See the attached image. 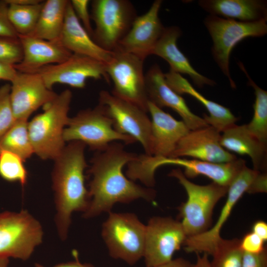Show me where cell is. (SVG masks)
I'll list each match as a JSON object with an SVG mask.
<instances>
[{
    "instance_id": "obj_33",
    "label": "cell",
    "mask_w": 267,
    "mask_h": 267,
    "mask_svg": "<svg viewBox=\"0 0 267 267\" xmlns=\"http://www.w3.org/2000/svg\"><path fill=\"white\" fill-rule=\"evenodd\" d=\"M10 92L9 84L0 87V140L16 121L11 106Z\"/></svg>"
},
{
    "instance_id": "obj_30",
    "label": "cell",
    "mask_w": 267,
    "mask_h": 267,
    "mask_svg": "<svg viewBox=\"0 0 267 267\" xmlns=\"http://www.w3.org/2000/svg\"><path fill=\"white\" fill-rule=\"evenodd\" d=\"M44 1L30 5L8 3V19L18 35H29L34 29Z\"/></svg>"
},
{
    "instance_id": "obj_15",
    "label": "cell",
    "mask_w": 267,
    "mask_h": 267,
    "mask_svg": "<svg viewBox=\"0 0 267 267\" xmlns=\"http://www.w3.org/2000/svg\"><path fill=\"white\" fill-rule=\"evenodd\" d=\"M32 73L38 74L50 89L56 84L83 89L89 78L104 79L108 83L110 81L104 63L89 57L74 53L60 63L47 65Z\"/></svg>"
},
{
    "instance_id": "obj_16",
    "label": "cell",
    "mask_w": 267,
    "mask_h": 267,
    "mask_svg": "<svg viewBox=\"0 0 267 267\" xmlns=\"http://www.w3.org/2000/svg\"><path fill=\"white\" fill-rule=\"evenodd\" d=\"M10 83V101L16 120H28L34 111L51 102L57 95L36 73L17 71Z\"/></svg>"
},
{
    "instance_id": "obj_6",
    "label": "cell",
    "mask_w": 267,
    "mask_h": 267,
    "mask_svg": "<svg viewBox=\"0 0 267 267\" xmlns=\"http://www.w3.org/2000/svg\"><path fill=\"white\" fill-rule=\"evenodd\" d=\"M63 138L65 142L81 141L97 151L104 150L110 143L117 141L127 144L136 142L133 137L114 129L112 119L99 104L93 108L81 110L70 118Z\"/></svg>"
},
{
    "instance_id": "obj_25",
    "label": "cell",
    "mask_w": 267,
    "mask_h": 267,
    "mask_svg": "<svg viewBox=\"0 0 267 267\" xmlns=\"http://www.w3.org/2000/svg\"><path fill=\"white\" fill-rule=\"evenodd\" d=\"M222 133L220 143L224 149L230 152L248 155L251 159L253 169L265 172L267 145L253 136L246 124H235Z\"/></svg>"
},
{
    "instance_id": "obj_13",
    "label": "cell",
    "mask_w": 267,
    "mask_h": 267,
    "mask_svg": "<svg viewBox=\"0 0 267 267\" xmlns=\"http://www.w3.org/2000/svg\"><path fill=\"white\" fill-rule=\"evenodd\" d=\"M187 237L180 221L170 217L151 218L145 230L146 267H156L172 260Z\"/></svg>"
},
{
    "instance_id": "obj_17",
    "label": "cell",
    "mask_w": 267,
    "mask_h": 267,
    "mask_svg": "<svg viewBox=\"0 0 267 267\" xmlns=\"http://www.w3.org/2000/svg\"><path fill=\"white\" fill-rule=\"evenodd\" d=\"M162 3V0H156L146 13L137 16L116 49L143 60L151 55L165 28L159 16Z\"/></svg>"
},
{
    "instance_id": "obj_43",
    "label": "cell",
    "mask_w": 267,
    "mask_h": 267,
    "mask_svg": "<svg viewBox=\"0 0 267 267\" xmlns=\"http://www.w3.org/2000/svg\"><path fill=\"white\" fill-rule=\"evenodd\" d=\"M76 260L67 263H61L54 266L53 267H94L90 264H82L79 262L77 255L75 256ZM35 267H44L38 263L35 264Z\"/></svg>"
},
{
    "instance_id": "obj_4",
    "label": "cell",
    "mask_w": 267,
    "mask_h": 267,
    "mask_svg": "<svg viewBox=\"0 0 267 267\" xmlns=\"http://www.w3.org/2000/svg\"><path fill=\"white\" fill-rule=\"evenodd\" d=\"M169 176L177 178L184 188L187 199L179 207V217L187 237L201 234L210 228L214 209L223 197L228 187L214 182L199 185L188 179L179 169H174Z\"/></svg>"
},
{
    "instance_id": "obj_20",
    "label": "cell",
    "mask_w": 267,
    "mask_h": 267,
    "mask_svg": "<svg viewBox=\"0 0 267 267\" xmlns=\"http://www.w3.org/2000/svg\"><path fill=\"white\" fill-rule=\"evenodd\" d=\"M148 112L151 117V156L170 158L190 130L183 121L176 120L150 101Z\"/></svg>"
},
{
    "instance_id": "obj_46",
    "label": "cell",
    "mask_w": 267,
    "mask_h": 267,
    "mask_svg": "<svg viewBox=\"0 0 267 267\" xmlns=\"http://www.w3.org/2000/svg\"><path fill=\"white\" fill-rule=\"evenodd\" d=\"M8 263V258H0V267H7Z\"/></svg>"
},
{
    "instance_id": "obj_2",
    "label": "cell",
    "mask_w": 267,
    "mask_h": 267,
    "mask_svg": "<svg viewBox=\"0 0 267 267\" xmlns=\"http://www.w3.org/2000/svg\"><path fill=\"white\" fill-rule=\"evenodd\" d=\"M86 145L79 141L69 142L54 160L52 187L56 209L55 222L62 240L67 237L73 212H85L90 198L85 186Z\"/></svg>"
},
{
    "instance_id": "obj_36",
    "label": "cell",
    "mask_w": 267,
    "mask_h": 267,
    "mask_svg": "<svg viewBox=\"0 0 267 267\" xmlns=\"http://www.w3.org/2000/svg\"><path fill=\"white\" fill-rule=\"evenodd\" d=\"M265 241L253 232L246 233L241 240L240 246L243 252L257 254L265 251Z\"/></svg>"
},
{
    "instance_id": "obj_27",
    "label": "cell",
    "mask_w": 267,
    "mask_h": 267,
    "mask_svg": "<svg viewBox=\"0 0 267 267\" xmlns=\"http://www.w3.org/2000/svg\"><path fill=\"white\" fill-rule=\"evenodd\" d=\"M68 1H44L36 25L29 36L47 41L59 40Z\"/></svg>"
},
{
    "instance_id": "obj_31",
    "label": "cell",
    "mask_w": 267,
    "mask_h": 267,
    "mask_svg": "<svg viewBox=\"0 0 267 267\" xmlns=\"http://www.w3.org/2000/svg\"><path fill=\"white\" fill-rule=\"evenodd\" d=\"M243 251L237 238L224 239L222 238L212 255L211 267H241Z\"/></svg>"
},
{
    "instance_id": "obj_28",
    "label": "cell",
    "mask_w": 267,
    "mask_h": 267,
    "mask_svg": "<svg viewBox=\"0 0 267 267\" xmlns=\"http://www.w3.org/2000/svg\"><path fill=\"white\" fill-rule=\"evenodd\" d=\"M248 79V85L254 89L255 100L253 116L246 125L249 132L263 143H267V92L260 88L251 78L241 62L237 63Z\"/></svg>"
},
{
    "instance_id": "obj_1",
    "label": "cell",
    "mask_w": 267,
    "mask_h": 267,
    "mask_svg": "<svg viewBox=\"0 0 267 267\" xmlns=\"http://www.w3.org/2000/svg\"><path fill=\"white\" fill-rule=\"evenodd\" d=\"M138 156L126 150L124 145L117 141L97 151L88 171L91 177L89 190L90 201L84 218L109 213L116 203H128L140 198L153 200L156 193L153 189L137 184L123 173L124 166L135 160Z\"/></svg>"
},
{
    "instance_id": "obj_24",
    "label": "cell",
    "mask_w": 267,
    "mask_h": 267,
    "mask_svg": "<svg viewBox=\"0 0 267 267\" xmlns=\"http://www.w3.org/2000/svg\"><path fill=\"white\" fill-rule=\"evenodd\" d=\"M164 75L167 83L176 93L179 95L189 94L205 107L209 115L204 114L203 119L208 125L222 133L235 124L238 118L229 108L207 99L195 89L181 75L170 70Z\"/></svg>"
},
{
    "instance_id": "obj_18",
    "label": "cell",
    "mask_w": 267,
    "mask_h": 267,
    "mask_svg": "<svg viewBox=\"0 0 267 267\" xmlns=\"http://www.w3.org/2000/svg\"><path fill=\"white\" fill-rule=\"evenodd\" d=\"M210 125L190 130L178 142L170 158L191 157L213 163L229 162L237 158L224 149L220 143L221 134Z\"/></svg>"
},
{
    "instance_id": "obj_7",
    "label": "cell",
    "mask_w": 267,
    "mask_h": 267,
    "mask_svg": "<svg viewBox=\"0 0 267 267\" xmlns=\"http://www.w3.org/2000/svg\"><path fill=\"white\" fill-rule=\"evenodd\" d=\"M145 230L134 214L109 212L101 234L111 257L133 265L143 257Z\"/></svg>"
},
{
    "instance_id": "obj_23",
    "label": "cell",
    "mask_w": 267,
    "mask_h": 267,
    "mask_svg": "<svg viewBox=\"0 0 267 267\" xmlns=\"http://www.w3.org/2000/svg\"><path fill=\"white\" fill-rule=\"evenodd\" d=\"M181 35V31L175 26L165 27L157 42L152 54L160 57L170 65V70L188 75L198 87L205 85L214 86L215 82L198 72L191 65L188 58L180 50L177 41Z\"/></svg>"
},
{
    "instance_id": "obj_10",
    "label": "cell",
    "mask_w": 267,
    "mask_h": 267,
    "mask_svg": "<svg viewBox=\"0 0 267 267\" xmlns=\"http://www.w3.org/2000/svg\"><path fill=\"white\" fill-rule=\"evenodd\" d=\"M43 237L41 224L27 211L0 213V258L27 260Z\"/></svg>"
},
{
    "instance_id": "obj_9",
    "label": "cell",
    "mask_w": 267,
    "mask_h": 267,
    "mask_svg": "<svg viewBox=\"0 0 267 267\" xmlns=\"http://www.w3.org/2000/svg\"><path fill=\"white\" fill-rule=\"evenodd\" d=\"M137 16L128 0H94L91 18L95 24L92 38L101 48L113 51L129 31Z\"/></svg>"
},
{
    "instance_id": "obj_38",
    "label": "cell",
    "mask_w": 267,
    "mask_h": 267,
    "mask_svg": "<svg viewBox=\"0 0 267 267\" xmlns=\"http://www.w3.org/2000/svg\"><path fill=\"white\" fill-rule=\"evenodd\" d=\"M241 267H267V250L257 254L244 252Z\"/></svg>"
},
{
    "instance_id": "obj_32",
    "label": "cell",
    "mask_w": 267,
    "mask_h": 267,
    "mask_svg": "<svg viewBox=\"0 0 267 267\" xmlns=\"http://www.w3.org/2000/svg\"><path fill=\"white\" fill-rule=\"evenodd\" d=\"M24 160L17 154L6 150L0 151V176L9 182H18L24 186L28 172Z\"/></svg>"
},
{
    "instance_id": "obj_21",
    "label": "cell",
    "mask_w": 267,
    "mask_h": 267,
    "mask_svg": "<svg viewBox=\"0 0 267 267\" xmlns=\"http://www.w3.org/2000/svg\"><path fill=\"white\" fill-rule=\"evenodd\" d=\"M23 51L22 59L14 65L20 72L32 73L43 67L60 63L72 53L57 41H47L29 35H18Z\"/></svg>"
},
{
    "instance_id": "obj_44",
    "label": "cell",
    "mask_w": 267,
    "mask_h": 267,
    "mask_svg": "<svg viewBox=\"0 0 267 267\" xmlns=\"http://www.w3.org/2000/svg\"><path fill=\"white\" fill-rule=\"evenodd\" d=\"M197 262L194 264V267H211L210 262L208 259V256L206 254H203L202 256L196 253Z\"/></svg>"
},
{
    "instance_id": "obj_42",
    "label": "cell",
    "mask_w": 267,
    "mask_h": 267,
    "mask_svg": "<svg viewBox=\"0 0 267 267\" xmlns=\"http://www.w3.org/2000/svg\"><path fill=\"white\" fill-rule=\"evenodd\" d=\"M156 267H194V264L185 259L178 258Z\"/></svg>"
},
{
    "instance_id": "obj_35",
    "label": "cell",
    "mask_w": 267,
    "mask_h": 267,
    "mask_svg": "<svg viewBox=\"0 0 267 267\" xmlns=\"http://www.w3.org/2000/svg\"><path fill=\"white\" fill-rule=\"evenodd\" d=\"M72 8L79 21L92 38L93 30L92 28L88 6L89 0H70Z\"/></svg>"
},
{
    "instance_id": "obj_19",
    "label": "cell",
    "mask_w": 267,
    "mask_h": 267,
    "mask_svg": "<svg viewBox=\"0 0 267 267\" xmlns=\"http://www.w3.org/2000/svg\"><path fill=\"white\" fill-rule=\"evenodd\" d=\"M148 101L157 107H169L177 112L190 130L209 126L203 118L193 113L182 96L167 83L164 73L158 64L153 65L145 75Z\"/></svg>"
},
{
    "instance_id": "obj_29",
    "label": "cell",
    "mask_w": 267,
    "mask_h": 267,
    "mask_svg": "<svg viewBox=\"0 0 267 267\" xmlns=\"http://www.w3.org/2000/svg\"><path fill=\"white\" fill-rule=\"evenodd\" d=\"M6 150L25 161L34 151L28 132V120H17L0 140V151Z\"/></svg>"
},
{
    "instance_id": "obj_11",
    "label": "cell",
    "mask_w": 267,
    "mask_h": 267,
    "mask_svg": "<svg viewBox=\"0 0 267 267\" xmlns=\"http://www.w3.org/2000/svg\"><path fill=\"white\" fill-rule=\"evenodd\" d=\"M110 60L105 64L106 73L113 83L111 93L131 102L148 112L144 60L118 49L112 51Z\"/></svg>"
},
{
    "instance_id": "obj_37",
    "label": "cell",
    "mask_w": 267,
    "mask_h": 267,
    "mask_svg": "<svg viewBox=\"0 0 267 267\" xmlns=\"http://www.w3.org/2000/svg\"><path fill=\"white\" fill-rule=\"evenodd\" d=\"M8 3L0 1V37L17 39L18 35L9 21L7 15Z\"/></svg>"
},
{
    "instance_id": "obj_34",
    "label": "cell",
    "mask_w": 267,
    "mask_h": 267,
    "mask_svg": "<svg viewBox=\"0 0 267 267\" xmlns=\"http://www.w3.org/2000/svg\"><path fill=\"white\" fill-rule=\"evenodd\" d=\"M22 57L19 38L0 37V61L14 66L21 62Z\"/></svg>"
},
{
    "instance_id": "obj_39",
    "label": "cell",
    "mask_w": 267,
    "mask_h": 267,
    "mask_svg": "<svg viewBox=\"0 0 267 267\" xmlns=\"http://www.w3.org/2000/svg\"><path fill=\"white\" fill-rule=\"evenodd\" d=\"M267 192V175L260 172L251 184L248 193H266Z\"/></svg>"
},
{
    "instance_id": "obj_8",
    "label": "cell",
    "mask_w": 267,
    "mask_h": 267,
    "mask_svg": "<svg viewBox=\"0 0 267 267\" xmlns=\"http://www.w3.org/2000/svg\"><path fill=\"white\" fill-rule=\"evenodd\" d=\"M174 165L184 169V176L193 178L202 175L212 179L213 182L228 187L232 181L246 166V161L242 159L227 163H217L197 159L182 158H159L141 154L136 164L139 176L143 180L152 181L155 170L160 166Z\"/></svg>"
},
{
    "instance_id": "obj_12",
    "label": "cell",
    "mask_w": 267,
    "mask_h": 267,
    "mask_svg": "<svg viewBox=\"0 0 267 267\" xmlns=\"http://www.w3.org/2000/svg\"><path fill=\"white\" fill-rule=\"evenodd\" d=\"M98 101L112 119L114 129L139 142L145 154L151 156V121L147 112L104 90L99 92Z\"/></svg>"
},
{
    "instance_id": "obj_5",
    "label": "cell",
    "mask_w": 267,
    "mask_h": 267,
    "mask_svg": "<svg viewBox=\"0 0 267 267\" xmlns=\"http://www.w3.org/2000/svg\"><path fill=\"white\" fill-rule=\"evenodd\" d=\"M267 20L242 22L209 15L204 24L213 41V58L232 88L236 85L229 71V59L235 46L244 39L261 37L267 33Z\"/></svg>"
},
{
    "instance_id": "obj_3",
    "label": "cell",
    "mask_w": 267,
    "mask_h": 267,
    "mask_svg": "<svg viewBox=\"0 0 267 267\" xmlns=\"http://www.w3.org/2000/svg\"><path fill=\"white\" fill-rule=\"evenodd\" d=\"M72 92L66 89L44 106V112L28 122L34 153L43 160H54L65 146L63 132L70 118Z\"/></svg>"
},
{
    "instance_id": "obj_41",
    "label": "cell",
    "mask_w": 267,
    "mask_h": 267,
    "mask_svg": "<svg viewBox=\"0 0 267 267\" xmlns=\"http://www.w3.org/2000/svg\"><path fill=\"white\" fill-rule=\"evenodd\" d=\"M252 232L262 238L265 242L267 240V223L262 220L257 221L252 226Z\"/></svg>"
},
{
    "instance_id": "obj_26",
    "label": "cell",
    "mask_w": 267,
    "mask_h": 267,
    "mask_svg": "<svg viewBox=\"0 0 267 267\" xmlns=\"http://www.w3.org/2000/svg\"><path fill=\"white\" fill-rule=\"evenodd\" d=\"M210 15L242 22L267 20V2L262 0H200Z\"/></svg>"
},
{
    "instance_id": "obj_22",
    "label": "cell",
    "mask_w": 267,
    "mask_h": 267,
    "mask_svg": "<svg viewBox=\"0 0 267 267\" xmlns=\"http://www.w3.org/2000/svg\"><path fill=\"white\" fill-rule=\"evenodd\" d=\"M59 41L72 53L97 60L105 65L111 59L113 52L100 47L83 27L76 17L69 0Z\"/></svg>"
},
{
    "instance_id": "obj_40",
    "label": "cell",
    "mask_w": 267,
    "mask_h": 267,
    "mask_svg": "<svg viewBox=\"0 0 267 267\" xmlns=\"http://www.w3.org/2000/svg\"><path fill=\"white\" fill-rule=\"evenodd\" d=\"M17 73V71L13 65L0 61V80L11 82Z\"/></svg>"
},
{
    "instance_id": "obj_14",
    "label": "cell",
    "mask_w": 267,
    "mask_h": 267,
    "mask_svg": "<svg viewBox=\"0 0 267 267\" xmlns=\"http://www.w3.org/2000/svg\"><path fill=\"white\" fill-rule=\"evenodd\" d=\"M260 171L245 166L229 185L227 198L214 225L205 232L187 237L184 245L187 252L203 253L212 255L222 239L221 231L234 207L245 192H248Z\"/></svg>"
},
{
    "instance_id": "obj_45",
    "label": "cell",
    "mask_w": 267,
    "mask_h": 267,
    "mask_svg": "<svg viewBox=\"0 0 267 267\" xmlns=\"http://www.w3.org/2000/svg\"><path fill=\"white\" fill-rule=\"evenodd\" d=\"M7 3H14L19 5L35 4L42 2L41 0H5Z\"/></svg>"
}]
</instances>
